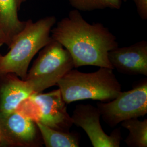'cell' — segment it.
<instances>
[{
	"label": "cell",
	"instance_id": "obj_1",
	"mask_svg": "<svg viewBox=\"0 0 147 147\" xmlns=\"http://www.w3.org/2000/svg\"><path fill=\"white\" fill-rule=\"evenodd\" d=\"M51 36L68 51L74 68L92 65L113 69L108 53L118 47L116 36L102 24L88 23L80 11H70L52 28Z\"/></svg>",
	"mask_w": 147,
	"mask_h": 147
},
{
	"label": "cell",
	"instance_id": "obj_2",
	"mask_svg": "<svg viewBox=\"0 0 147 147\" xmlns=\"http://www.w3.org/2000/svg\"><path fill=\"white\" fill-rule=\"evenodd\" d=\"M56 23L55 16H48L34 22L26 21L25 26L11 40L9 51L0 57V76L14 74L25 80L34 56L50 42L51 31Z\"/></svg>",
	"mask_w": 147,
	"mask_h": 147
},
{
	"label": "cell",
	"instance_id": "obj_3",
	"mask_svg": "<svg viewBox=\"0 0 147 147\" xmlns=\"http://www.w3.org/2000/svg\"><path fill=\"white\" fill-rule=\"evenodd\" d=\"M66 104L84 99L107 102L121 92L113 69L105 67L94 73H84L71 69L57 83Z\"/></svg>",
	"mask_w": 147,
	"mask_h": 147
},
{
	"label": "cell",
	"instance_id": "obj_4",
	"mask_svg": "<svg viewBox=\"0 0 147 147\" xmlns=\"http://www.w3.org/2000/svg\"><path fill=\"white\" fill-rule=\"evenodd\" d=\"M74 68L73 59L70 53L53 39L40 50L25 80L34 93H41L56 86L59 80Z\"/></svg>",
	"mask_w": 147,
	"mask_h": 147
},
{
	"label": "cell",
	"instance_id": "obj_5",
	"mask_svg": "<svg viewBox=\"0 0 147 147\" xmlns=\"http://www.w3.org/2000/svg\"><path fill=\"white\" fill-rule=\"evenodd\" d=\"M66 104L58 88L47 93H33L16 111L35 122L56 130L68 132L73 123Z\"/></svg>",
	"mask_w": 147,
	"mask_h": 147
},
{
	"label": "cell",
	"instance_id": "obj_6",
	"mask_svg": "<svg viewBox=\"0 0 147 147\" xmlns=\"http://www.w3.org/2000/svg\"><path fill=\"white\" fill-rule=\"evenodd\" d=\"M96 105L103 121L111 127L125 120L146 115L147 79L138 83L131 90L121 92L114 99L98 102Z\"/></svg>",
	"mask_w": 147,
	"mask_h": 147
},
{
	"label": "cell",
	"instance_id": "obj_7",
	"mask_svg": "<svg viewBox=\"0 0 147 147\" xmlns=\"http://www.w3.org/2000/svg\"><path fill=\"white\" fill-rule=\"evenodd\" d=\"M0 129L4 147H38L43 144L35 121L18 111L0 114Z\"/></svg>",
	"mask_w": 147,
	"mask_h": 147
},
{
	"label": "cell",
	"instance_id": "obj_8",
	"mask_svg": "<svg viewBox=\"0 0 147 147\" xmlns=\"http://www.w3.org/2000/svg\"><path fill=\"white\" fill-rule=\"evenodd\" d=\"M71 117L73 124L86 132L93 147H120V128L115 129L110 135L106 134L101 125V115L97 107L90 104H79L75 107Z\"/></svg>",
	"mask_w": 147,
	"mask_h": 147
},
{
	"label": "cell",
	"instance_id": "obj_9",
	"mask_svg": "<svg viewBox=\"0 0 147 147\" xmlns=\"http://www.w3.org/2000/svg\"><path fill=\"white\" fill-rule=\"evenodd\" d=\"M113 69L130 75L147 76V42L142 40L129 47H117L108 53Z\"/></svg>",
	"mask_w": 147,
	"mask_h": 147
},
{
	"label": "cell",
	"instance_id": "obj_10",
	"mask_svg": "<svg viewBox=\"0 0 147 147\" xmlns=\"http://www.w3.org/2000/svg\"><path fill=\"white\" fill-rule=\"evenodd\" d=\"M34 93L26 80L14 74L0 76V114L6 115L16 111L21 102Z\"/></svg>",
	"mask_w": 147,
	"mask_h": 147
},
{
	"label": "cell",
	"instance_id": "obj_11",
	"mask_svg": "<svg viewBox=\"0 0 147 147\" xmlns=\"http://www.w3.org/2000/svg\"><path fill=\"white\" fill-rule=\"evenodd\" d=\"M20 8L18 0H0V34L8 46L25 25L19 18Z\"/></svg>",
	"mask_w": 147,
	"mask_h": 147
},
{
	"label": "cell",
	"instance_id": "obj_12",
	"mask_svg": "<svg viewBox=\"0 0 147 147\" xmlns=\"http://www.w3.org/2000/svg\"><path fill=\"white\" fill-rule=\"evenodd\" d=\"M46 147H79L80 135L76 132L58 131L36 122Z\"/></svg>",
	"mask_w": 147,
	"mask_h": 147
},
{
	"label": "cell",
	"instance_id": "obj_13",
	"mask_svg": "<svg viewBox=\"0 0 147 147\" xmlns=\"http://www.w3.org/2000/svg\"><path fill=\"white\" fill-rule=\"evenodd\" d=\"M127 129L129 134L125 140L126 145L130 147H147V119L139 121L138 118H131L121 123Z\"/></svg>",
	"mask_w": 147,
	"mask_h": 147
},
{
	"label": "cell",
	"instance_id": "obj_14",
	"mask_svg": "<svg viewBox=\"0 0 147 147\" xmlns=\"http://www.w3.org/2000/svg\"><path fill=\"white\" fill-rule=\"evenodd\" d=\"M75 9L82 11L109 8L119 9L122 0H67Z\"/></svg>",
	"mask_w": 147,
	"mask_h": 147
},
{
	"label": "cell",
	"instance_id": "obj_15",
	"mask_svg": "<svg viewBox=\"0 0 147 147\" xmlns=\"http://www.w3.org/2000/svg\"><path fill=\"white\" fill-rule=\"evenodd\" d=\"M136 6L137 13L141 19H147V0H132Z\"/></svg>",
	"mask_w": 147,
	"mask_h": 147
},
{
	"label": "cell",
	"instance_id": "obj_16",
	"mask_svg": "<svg viewBox=\"0 0 147 147\" xmlns=\"http://www.w3.org/2000/svg\"><path fill=\"white\" fill-rule=\"evenodd\" d=\"M5 44V39L3 38V37H2V36L0 34V48L3 45ZM2 56L1 53H0V57Z\"/></svg>",
	"mask_w": 147,
	"mask_h": 147
},
{
	"label": "cell",
	"instance_id": "obj_17",
	"mask_svg": "<svg viewBox=\"0 0 147 147\" xmlns=\"http://www.w3.org/2000/svg\"><path fill=\"white\" fill-rule=\"evenodd\" d=\"M0 147H4V144H3V142L1 133V129H0Z\"/></svg>",
	"mask_w": 147,
	"mask_h": 147
},
{
	"label": "cell",
	"instance_id": "obj_18",
	"mask_svg": "<svg viewBox=\"0 0 147 147\" xmlns=\"http://www.w3.org/2000/svg\"><path fill=\"white\" fill-rule=\"evenodd\" d=\"M27 1V0H18V4H19V5L20 8L21 5H22L24 3L26 2Z\"/></svg>",
	"mask_w": 147,
	"mask_h": 147
}]
</instances>
